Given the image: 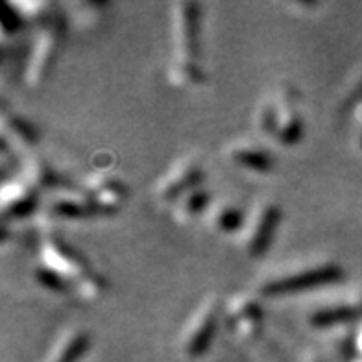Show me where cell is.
I'll use <instances>...</instances> for the list:
<instances>
[{"instance_id": "cell-1", "label": "cell", "mask_w": 362, "mask_h": 362, "mask_svg": "<svg viewBox=\"0 0 362 362\" xmlns=\"http://www.w3.org/2000/svg\"><path fill=\"white\" fill-rule=\"evenodd\" d=\"M342 277V267L333 259H301V261L279 264L264 274L257 281L255 292L262 300H277V298L329 288L340 283Z\"/></svg>"}, {"instance_id": "cell-2", "label": "cell", "mask_w": 362, "mask_h": 362, "mask_svg": "<svg viewBox=\"0 0 362 362\" xmlns=\"http://www.w3.org/2000/svg\"><path fill=\"white\" fill-rule=\"evenodd\" d=\"M255 132L261 137L283 148H292L305 134V120L301 113L300 90L291 83H281L268 93L255 110Z\"/></svg>"}, {"instance_id": "cell-3", "label": "cell", "mask_w": 362, "mask_h": 362, "mask_svg": "<svg viewBox=\"0 0 362 362\" xmlns=\"http://www.w3.org/2000/svg\"><path fill=\"white\" fill-rule=\"evenodd\" d=\"M67 37V17L59 11L37 26L28 56L24 59L23 81L28 89H39L52 74Z\"/></svg>"}, {"instance_id": "cell-4", "label": "cell", "mask_w": 362, "mask_h": 362, "mask_svg": "<svg viewBox=\"0 0 362 362\" xmlns=\"http://www.w3.org/2000/svg\"><path fill=\"white\" fill-rule=\"evenodd\" d=\"M283 209L274 200H259L246 211L243 229L238 231L237 243L240 252L248 259H262L276 240L281 226Z\"/></svg>"}, {"instance_id": "cell-5", "label": "cell", "mask_w": 362, "mask_h": 362, "mask_svg": "<svg viewBox=\"0 0 362 362\" xmlns=\"http://www.w3.org/2000/svg\"><path fill=\"white\" fill-rule=\"evenodd\" d=\"M224 316V303L216 294L205 296L180 333V351L189 358L202 357L215 340Z\"/></svg>"}, {"instance_id": "cell-6", "label": "cell", "mask_w": 362, "mask_h": 362, "mask_svg": "<svg viewBox=\"0 0 362 362\" xmlns=\"http://www.w3.org/2000/svg\"><path fill=\"white\" fill-rule=\"evenodd\" d=\"M37 262L62 276L65 281L71 283L72 288L93 270L90 262L71 243L57 237L52 228H45L39 235Z\"/></svg>"}, {"instance_id": "cell-7", "label": "cell", "mask_w": 362, "mask_h": 362, "mask_svg": "<svg viewBox=\"0 0 362 362\" xmlns=\"http://www.w3.org/2000/svg\"><path fill=\"white\" fill-rule=\"evenodd\" d=\"M202 11L198 2L172 4V57L170 62L200 63Z\"/></svg>"}, {"instance_id": "cell-8", "label": "cell", "mask_w": 362, "mask_h": 362, "mask_svg": "<svg viewBox=\"0 0 362 362\" xmlns=\"http://www.w3.org/2000/svg\"><path fill=\"white\" fill-rule=\"evenodd\" d=\"M307 324L318 331H333L344 325L358 324L362 320V294L358 292H342L318 300L307 310Z\"/></svg>"}, {"instance_id": "cell-9", "label": "cell", "mask_w": 362, "mask_h": 362, "mask_svg": "<svg viewBox=\"0 0 362 362\" xmlns=\"http://www.w3.org/2000/svg\"><path fill=\"white\" fill-rule=\"evenodd\" d=\"M257 292H238L224 303L222 325L240 340H253L262 333L264 309Z\"/></svg>"}, {"instance_id": "cell-10", "label": "cell", "mask_w": 362, "mask_h": 362, "mask_svg": "<svg viewBox=\"0 0 362 362\" xmlns=\"http://www.w3.org/2000/svg\"><path fill=\"white\" fill-rule=\"evenodd\" d=\"M204 159L200 153H185L176 163H172V167L158 181L156 198L161 205L170 207L185 192L204 185Z\"/></svg>"}, {"instance_id": "cell-11", "label": "cell", "mask_w": 362, "mask_h": 362, "mask_svg": "<svg viewBox=\"0 0 362 362\" xmlns=\"http://www.w3.org/2000/svg\"><path fill=\"white\" fill-rule=\"evenodd\" d=\"M41 192L35 191L24 177H4L0 189V213L4 224L24 222L37 213Z\"/></svg>"}, {"instance_id": "cell-12", "label": "cell", "mask_w": 362, "mask_h": 362, "mask_svg": "<svg viewBox=\"0 0 362 362\" xmlns=\"http://www.w3.org/2000/svg\"><path fill=\"white\" fill-rule=\"evenodd\" d=\"M81 192L87 196L90 204L95 205V209L100 213V216L119 213L129 196L128 185L110 172H96V174L86 177L83 185H81Z\"/></svg>"}, {"instance_id": "cell-13", "label": "cell", "mask_w": 362, "mask_h": 362, "mask_svg": "<svg viewBox=\"0 0 362 362\" xmlns=\"http://www.w3.org/2000/svg\"><path fill=\"white\" fill-rule=\"evenodd\" d=\"M224 156L229 165H233L235 168L257 176L270 174L276 167V158L270 148L255 139L240 137L229 141L224 148Z\"/></svg>"}, {"instance_id": "cell-14", "label": "cell", "mask_w": 362, "mask_h": 362, "mask_svg": "<svg viewBox=\"0 0 362 362\" xmlns=\"http://www.w3.org/2000/svg\"><path fill=\"white\" fill-rule=\"evenodd\" d=\"M39 143L37 126L24 115L17 111L4 110L0 115V144H2V158L17 150L23 156L32 152V148Z\"/></svg>"}, {"instance_id": "cell-15", "label": "cell", "mask_w": 362, "mask_h": 362, "mask_svg": "<svg viewBox=\"0 0 362 362\" xmlns=\"http://www.w3.org/2000/svg\"><path fill=\"white\" fill-rule=\"evenodd\" d=\"M48 220H63V222H81L100 216L95 205L87 200V196L80 191L62 189L54 192L45 205Z\"/></svg>"}, {"instance_id": "cell-16", "label": "cell", "mask_w": 362, "mask_h": 362, "mask_svg": "<svg viewBox=\"0 0 362 362\" xmlns=\"http://www.w3.org/2000/svg\"><path fill=\"white\" fill-rule=\"evenodd\" d=\"M244 218H246V211L240 209L233 202L213 200L205 211L202 222L211 233L228 237V235H238V231L243 229Z\"/></svg>"}, {"instance_id": "cell-17", "label": "cell", "mask_w": 362, "mask_h": 362, "mask_svg": "<svg viewBox=\"0 0 362 362\" xmlns=\"http://www.w3.org/2000/svg\"><path fill=\"white\" fill-rule=\"evenodd\" d=\"M23 174L21 177L28 181L30 185L34 187L35 191L43 192H57L62 189H67V185L63 183L62 176L57 174L56 168L50 165L45 158L37 156V153H26L23 156Z\"/></svg>"}, {"instance_id": "cell-18", "label": "cell", "mask_w": 362, "mask_h": 362, "mask_svg": "<svg viewBox=\"0 0 362 362\" xmlns=\"http://www.w3.org/2000/svg\"><path fill=\"white\" fill-rule=\"evenodd\" d=\"M90 346V334L83 327H67L59 337L52 349L48 351L43 362H78Z\"/></svg>"}, {"instance_id": "cell-19", "label": "cell", "mask_w": 362, "mask_h": 362, "mask_svg": "<svg viewBox=\"0 0 362 362\" xmlns=\"http://www.w3.org/2000/svg\"><path fill=\"white\" fill-rule=\"evenodd\" d=\"M211 202H213L211 192L204 185H200L192 189V191L185 192L181 198H177L168 209H170L174 222H177V224H189V222L196 218H204L205 211L211 205Z\"/></svg>"}, {"instance_id": "cell-20", "label": "cell", "mask_w": 362, "mask_h": 362, "mask_svg": "<svg viewBox=\"0 0 362 362\" xmlns=\"http://www.w3.org/2000/svg\"><path fill=\"white\" fill-rule=\"evenodd\" d=\"M167 80L172 87L191 89L205 83V71L202 63L170 62L167 67Z\"/></svg>"}, {"instance_id": "cell-21", "label": "cell", "mask_w": 362, "mask_h": 362, "mask_svg": "<svg viewBox=\"0 0 362 362\" xmlns=\"http://www.w3.org/2000/svg\"><path fill=\"white\" fill-rule=\"evenodd\" d=\"M15 11L21 15L26 24H35L41 26L45 21H48L56 13V6L52 2H39V0H10Z\"/></svg>"}, {"instance_id": "cell-22", "label": "cell", "mask_w": 362, "mask_h": 362, "mask_svg": "<svg viewBox=\"0 0 362 362\" xmlns=\"http://www.w3.org/2000/svg\"><path fill=\"white\" fill-rule=\"evenodd\" d=\"M105 291H107V279H105V276H102L100 272H96L95 268L87 276L81 277L76 286H74V292L83 301L100 300Z\"/></svg>"}, {"instance_id": "cell-23", "label": "cell", "mask_w": 362, "mask_h": 362, "mask_svg": "<svg viewBox=\"0 0 362 362\" xmlns=\"http://www.w3.org/2000/svg\"><path fill=\"white\" fill-rule=\"evenodd\" d=\"M32 276H34L35 283L39 286H43L45 291L52 292V294H71V292H74L71 283L65 281L62 276H57L56 272L43 267V264H39V262L34 267Z\"/></svg>"}, {"instance_id": "cell-24", "label": "cell", "mask_w": 362, "mask_h": 362, "mask_svg": "<svg viewBox=\"0 0 362 362\" xmlns=\"http://www.w3.org/2000/svg\"><path fill=\"white\" fill-rule=\"evenodd\" d=\"M28 24L24 23V19L21 17L17 11H15L13 6L10 2H4V15H2V21H0V28H2V35L8 37V35H17L23 28H26Z\"/></svg>"}, {"instance_id": "cell-25", "label": "cell", "mask_w": 362, "mask_h": 362, "mask_svg": "<svg viewBox=\"0 0 362 362\" xmlns=\"http://www.w3.org/2000/svg\"><path fill=\"white\" fill-rule=\"evenodd\" d=\"M353 346L362 355V320L357 324V327H355V333H353Z\"/></svg>"}]
</instances>
